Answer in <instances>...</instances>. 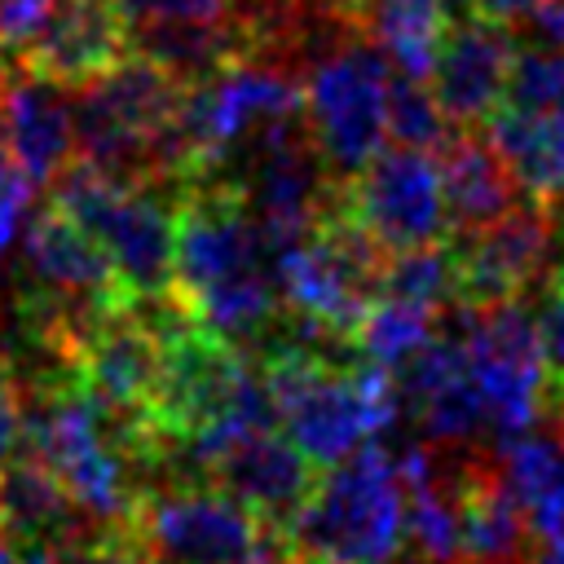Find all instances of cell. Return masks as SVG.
Wrapping results in <instances>:
<instances>
[{"mask_svg":"<svg viewBox=\"0 0 564 564\" xmlns=\"http://www.w3.org/2000/svg\"><path fill=\"white\" fill-rule=\"evenodd\" d=\"M128 35L110 0H53L35 40L18 53L22 66L48 75L62 88H79L123 57Z\"/></svg>","mask_w":564,"mask_h":564,"instance_id":"18","label":"cell"},{"mask_svg":"<svg viewBox=\"0 0 564 564\" xmlns=\"http://www.w3.org/2000/svg\"><path fill=\"white\" fill-rule=\"evenodd\" d=\"M533 326H538V344H542L551 383H560L564 379V282L560 278H551V286L533 313Z\"/></svg>","mask_w":564,"mask_h":564,"instance_id":"31","label":"cell"},{"mask_svg":"<svg viewBox=\"0 0 564 564\" xmlns=\"http://www.w3.org/2000/svg\"><path fill=\"white\" fill-rule=\"evenodd\" d=\"M546 555V564H564V546H555V551H542Z\"/></svg>","mask_w":564,"mask_h":564,"instance_id":"38","label":"cell"},{"mask_svg":"<svg viewBox=\"0 0 564 564\" xmlns=\"http://www.w3.org/2000/svg\"><path fill=\"white\" fill-rule=\"evenodd\" d=\"M53 0H0V53L18 57L44 26Z\"/></svg>","mask_w":564,"mask_h":564,"instance_id":"32","label":"cell"},{"mask_svg":"<svg viewBox=\"0 0 564 564\" xmlns=\"http://www.w3.org/2000/svg\"><path fill=\"white\" fill-rule=\"evenodd\" d=\"M53 185V207L66 212L106 251L123 295L132 304L163 300L176 238V198L163 194V181H123L84 159H70Z\"/></svg>","mask_w":564,"mask_h":564,"instance_id":"7","label":"cell"},{"mask_svg":"<svg viewBox=\"0 0 564 564\" xmlns=\"http://www.w3.org/2000/svg\"><path fill=\"white\" fill-rule=\"evenodd\" d=\"M322 348L330 344L313 335H295L278 344L260 366L282 436L313 467H330L352 449H361L366 441L383 436L401 405L397 375L370 361L339 366L335 352Z\"/></svg>","mask_w":564,"mask_h":564,"instance_id":"3","label":"cell"},{"mask_svg":"<svg viewBox=\"0 0 564 564\" xmlns=\"http://www.w3.org/2000/svg\"><path fill=\"white\" fill-rule=\"evenodd\" d=\"M57 564H150V560L128 524H106L101 533H93V538L79 533L70 546H62Z\"/></svg>","mask_w":564,"mask_h":564,"instance_id":"29","label":"cell"},{"mask_svg":"<svg viewBox=\"0 0 564 564\" xmlns=\"http://www.w3.org/2000/svg\"><path fill=\"white\" fill-rule=\"evenodd\" d=\"M489 141L529 203L564 212V110H494Z\"/></svg>","mask_w":564,"mask_h":564,"instance_id":"22","label":"cell"},{"mask_svg":"<svg viewBox=\"0 0 564 564\" xmlns=\"http://www.w3.org/2000/svg\"><path fill=\"white\" fill-rule=\"evenodd\" d=\"M304 88V128L322 163L348 181L366 159L388 145V88L392 66L379 44L357 26L326 35L300 66Z\"/></svg>","mask_w":564,"mask_h":564,"instance_id":"8","label":"cell"},{"mask_svg":"<svg viewBox=\"0 0 564 564\" xmlns=\"http://www.w3.org/2000/svg\"><path fill=\"white\" fill-rule=\"evenodd\" d=\"M0 145L31 176V185H53L75 159V115L62 84L18 57L0 79Z\"/></svg>","mask_w":564,"mask_h":564,"instance_id":"15","label":"cell"},{"mask_svg":"<svg viewBox=\"0 0 564 564\" xmlns=\"http://www.w3.org/2000/svg\"><path fill=\"white\" fill-rule=\"evenodd\" d=\"M22 449L53 471L84 520L101 524H128L141 494L132 471L154 454V445L101 401L70 361H57V370L22 397Z\"/></svg>","mask_w":564,"mask_h":564,"instance_id":"2","label":"cell"},{"mask_svg":"<svg viewBox=\"0 0 564 564\" xmlns=\"http://www.w3.org/2000/svg\"><path fill=\"white\" fill-rule=\"evenodd\" d=\"M0 564H57V555L35 551V546H9V542H0Z\"/></svg>","mask_w":564,"mask_h":564,"instance_id":"37","label":"cell"},{"mask_svg":"<svg viewBox=\"0 0 564 564\" xmlns=\"http://www.w3.org/2000/svg\"><path fill=\"white\" fill-rule=\"evenodd\" d=\"M242 9H352V0H242Z\"/></svg>","mask_w":564,"mask_h":564,"instance_id":"36","label":"cell"},{"mask_svg":"<svg viewBox=\"0 0 564 564\" xmlns=\"http://www.w3.org/2000/svg\"><path fill=\"white\" fill-rule=\"evenodd\" d=\"M181 97L185 84L141 53L115 57L75 88V159L123 181L181 185Z\"/></svg>","mask_w":564,"mask_h":564,"instance_id":"4","label":"cell"},{"mask_svg":"<svg viewBox=\"0 0 564 564\" xmlns=\"http://www.w3.org/2000/svg\"><path fill=\"white\" fill-rule=\"evenodd\" d=\"M405 546V485L397 458L366 441L322 467L291 520L295 564H397Z\"/></svg>","mask_w":564,"mask_h":564,"instance_id":"6","label":"cell"},{"mask_svg":"<svg viewBox=\"0 0 564 564\" xmlns=\"http://www.w3.org/2000/svg\"><path fill=\"white\" fill-rule=\"evenodd\" d=\"M458 555L463 564H524L533 533L498 467H463L454 476Z\"/></svg>","mask_w":564,"mask_h":564,"instance_id":"20","label":"cell"},{"mask_svg":"<svg viewBox=\"0 0 564 564\" xmlns=\"http://www.w3.org/2000/svg\"><path fill=\"white\" fill-rule=\"evenodd\" d=\"M405 401L419 414V427L436 445H463L480 441L489 432V410L476 388V375L467 366V348L449 322V330H436L427 348L401 370Z\"/></svg>","mask_w":564,"mask_h":564,"instance_id":"16","label":"cell"},{"mask_svg":"<svg viewBox=\"0 0 564 564\" xmlns=\"http://www.w3.org/2000/svg\"><path fill=\"white\" fill-rule=\"evenodd\" d=\"M436 159H441L449 234L467 238L516 207V181H511V172H507V163L489 137L458 128V137H449Z\"/></svg>","mask_w":564,"mask_h":564,"instance_id":"21","label":"cell"},{"mask_svg":"<svg viewBox=\"0 0 564 564\" xmlns=\"http://www.w3.org/2000/svg\"><path fill=\"white\" fill-rule=\"evenodd\" d=\"M383 251L335 207L304 238L278 251V291L282 308L295 317L300 335L313 339H348L379 295Z\"/></svg>","mask_w":564,"mask_h":564,"instance_id":"10","label":"cell"},{"mask_svg":"<svg viewBox=\"0 0 564 564\" xmlns=\"http://www.w3.org/2000/svg\"><path fill=\"white\" fill-rule=\"evenodd\" d=\"M560 388H564V379H560ZM560 419H564V392H560Z\"/></svg>","mask_w":564,"mask_h":564,"instance_id":"39","label":"cell"},{"mask_svg":"<svg viewBox=\"0 0 564 564\" xmlns=\"http://www.w3.org/2000/svg\"><path fill=\"white\" fill-rule=\"evenodd\" d=\"M454 330L467 348V366L476 375V388L489 410V436L498 445L533 432L538 414L551 397V370L538 344L533 313L520 300L502 304H463L454 317Z\"/></svg>","mask_w":564,"mask_h":564,"instance_id":"11","label":"cell"},{"mask_svg":"<svg viewBox=\"0 0 564 564\" xmlns=\"http://www.w3.org/2000/svg\"><path fill=\"white\" fill-rule=\"evenodd\" d=\"M304 119L300 70L278 48H242L181 97V185L220 176L269 128Z\"/></svg>","mask_w":564,"mask_h":564,"instance_id":"5","label":"cell"},{"mask_svg":"<svg viewBox=\"0 0 564 564\" xmlns=\"http://www.w3.org/2000/svg\"><path fill=\"white\" fill-rule=\"evenodd\" d=\"M339 212L383 251H410L449 234L436 150L383 145L339 185Z\"/></svg>","mask_w":564,"mask_h":564,"instance_id":"12","label":"cell"},{"mask_svg":"<svg viewBox=\"0 0 564 564\" xmlns=\"http://www.w3.org/2000/svg\"><path fill=\"white\" fill-rule=\"evenodd\" d=\"M123 35L185 31V26H234L242 22V0H110Z\"/></svg>","mask_w":564,"mask_h":564,"instance_id":"26","label":"cell"},{"mask_svg":"<svg viewBox=\"0 0 564 564\" xmlns=\"http://www.w3.org/2000/svg\"><path fill=\"white\" fill-rule=\"evenodd\" d=\"M555 278H560V282H564V260H560V273H555Z\"/></svg>","mask_w":564,"mask_h":564,"instance_id":"40","label":"cell"},{"mask_svg":"<svg viewBox=\"0 0 564 564\" xmlns=\"http://www.w3.org/2000/svg\"><path fill=\"white\" fill-rule=\"evenodd\" d=\"M167 295L194 326L229 344H251L273 326L282 308L278 247L225 181L176 189Z\"/></svg>","mask_w":564,"mask_h":564,"instance_id":"1","label":"cell"},{"mask_svg":"<svg viewBox=\"0 0 564 564\" xmlns=\"http://www.w3.org/2000/svg\"><path fill=\"white\" fill-rule=\"evenodd\" d=\"M511 53H516V40L507 22H494L480 13H463L458 22L449 18L427 75L432 97L449 119V128H476L502 106Z\"/></svg>","mask_w":564,"mask_h":564,"instance_id":"14","label":"cell"},{"mask_svg":"<svg viewBox=\"0 0 564 564\" xmlns=\"http://www.w3.org/2000/svg\"><path fill=\"white\" fill-rule=\"evenodd\" d=\"M203 480L229 489L234 498H242L260 520L278 524L291 533V520L300 516L317 467L282 436V427H260L242 441H234L207 471Z\"/></svg>","mask_w":564,"mask_h":564,"instance_id":"17","label":"cell"},{"mask_svg":"<svg viewBox=\"0 0 564 564\" xmlns=\"http://www.w3.org/2000/svg\"><path fill=\"white\" fill-rule=\"evenodd\" d=\"M507 106L520 110H564V48L555 44H520L507 70Z\"/></svg>","mask_w":564,"mask_h":564,"instance_id":"28","label":"cell"},{"mask_svg":"<svg viewBox=\"0 0 564 564\" xmlns=\"http://www.w3.org/2000/svg\"><path fill=\"white\" fill-rule=\"evenodd\" d=\"M79 520L84 516L40 458L13 449L0 463V542L57 555L79 538Z\"/></svg>","mask_w":564,"mask_h":564,"instance_id":"19","label":"cell"},{"mask_svg":"<svg viewBox=\"0 0 564 564\" xmlns=\"http://www.w3.org/2000/svg\"><path fill=\"white\" fill-rule=\"evenodd\" d=\"M22 445V392L13 388L9 366H0V463Z\"/></svg>","mask_w":564,"mask_h":564,"instance_id":"33","label":"cell"},{"mask_svg":"<svg viewBox=\"0 0 564 564\" xmlns=\"http://www.w3.org/2000/svg\"><path fill=\"white\" fill-rule=\"evenodd\" d=\"M128 529L150 564H295L291 533L212 480L141 489Z\"/></svg>","mask_w":564,"mask_h":564,"instance_id":"9","label":"cell"},{"mask_svg":"<svg viewBox=\"0 0 564 564\" xmlns=\"http://www.w3.org/2000/svg\"><path fill=\"white\" fill-rule=\"evenodd\" d=\"M529 31L538 44H555L564 48V0H538L529 13H524Z\"/></svg>","mask_w":564,"mask_h":564,"instance_id":"34","label":"cell"},{"mask_svg":"<svg viewBox=\"0 0 564 564\" xmlns=\"http://www.w3.org/2000/svg\"><path fill=\"white\" fill-rule=\"evenodd\" d=\"M352 18L397 75L427 79L454 13L449 0H352Z\"/></svg>","mask_w":564,"mask_h":564,"instance_id":"24","label":"cell"},{"mask_svg":"<svg viewBox=\"0 0 564 564\" xmlns=\"http://www.w3.org/2000/svg\"><path fill=\"white\" fill-rule=\"evenodd\" d=\"M498 471L516 494L533 542L542 551L564 546V441L524 432L502 445Z\"/></svg>","mask_w":564,"mask_h":564,"instance_id":"23","label":"cell"},{"mask_svg":"<svg viewBox=\"0 0 564 564\" xmlns=\"http://www.w3.org/2000/svg\"><path fill=\"white\" fill-rule=\"evenodd\" d=\"M555 242V220L546 207L524 203L498 216L494 225L458 238L454 264H458V304H502L520 300V291L542 278Z\"/></svg>","mask_w":564,"mask_h":564,"instance_id":"13","label":"cell"},{"mask_svg":"<svg viewBox=\"0 0 564 564\" xmlns=\"http://www.w3.org/2000/svg\"><path fill=\"white\" fill-rule=\"evenodd\" d=\"M538 0H463L467 13H480V18H494V22H524V13L533 9Z\"/></svg>","mask_w":564,"mask_h":564,"instance_id":"35","label":"cell"},{"mask_svg":"<svg viewBox=\"0 0 564 564\" xmlns=\"http://www.w3.org/2000/svg\"><path fill=\"white\" fill-rule=\"evenodd\" d=\"M388 141L419 145V150H441L449 141V119L441 115L427 79H410V75H397L392 70V88H388Z\"/></svg>","mask_w":564,"mask_h":564,"instance_id":"27","label":"cell"},{"mask_svg":"<svg viewBox=\"0 0 564 564\" xmlns=\"http://www.w3.org/2000/svg\"><path fill=\"white\" fill-rule=\"evenodd\" d=\"M436 317H441L436 308H423L414 300L379 291L366 304V313L352 330V344L361 348V361H370L388 375H401L436 335Z\"/></svg>","mask_w":564,"mask_h":564,"instance_id":"25","label":"cell"},{"mask_svg":"<svg viewBox=\"0 0 564 564\" xmlns=\"http://www.w3.org/2000/svg\"><path fill=\"white\" fill-rule=\"evenodd\" d=\"M31 176L9 159V150L0 145V260L18 247L22 225H26V207H31Z\"/></svg>","mask_w":564,"mask_h":564,"instance_id":"30","label":"cell"}]
</instances>
